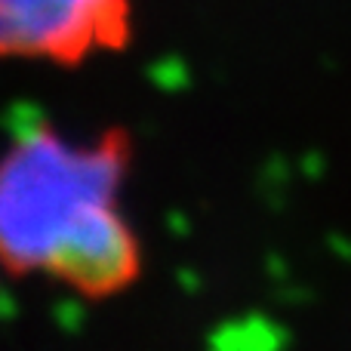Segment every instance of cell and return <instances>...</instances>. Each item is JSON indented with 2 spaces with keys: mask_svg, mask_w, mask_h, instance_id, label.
Wrapping results in <instances>:
<instances>
[{
  "mask_svg": "<svg viewBox=\"0 0 351 351\" xmlns=\"http://www.w3.org/2000/svg\"><path fill=\"white\" fill-rule=\"evenodd\" d=\"M133 160L127 130L71 139L34 127L0 154V271L43 278L108 302L133 290L145 256L121 194Z\"/></svg>",
  "mask_w": 351,
  "mask_h": 351,
  "instance_id": "1",
  "label": "cell"
},
{
  "mask_svg": "<svg viewBox=\"0 0 351 351\" xmlns=\"http://www.w3.org/2000/svg\"><path fill=\"white\" fill-rule=\"evenodd\" d=\"M133 34L130 0H0V56L80 65Z\"/></svg>",
  "mask_w": 351,
  "mask_h": 351,
  "instance_id": "2",
  "label": "cell"
}]
</instances>
